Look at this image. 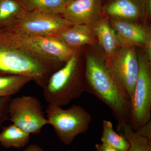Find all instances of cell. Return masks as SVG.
I'll return each mask as SVG.
<instances>
[{
  "label": "cell",
  "instance_id": "cell-4",
  "mask_svg": "<svg viewBox=\"0 0 151 151\" xmlns=\"http://www.w3.org/2000/svg\"><path fill=\"white\" fill-rule=\"evenodd\" d=\"M0 40L35 57L61 63L81 51L70 48L53 37L26 34L10 28L0 27Z\"/></svg>",
  "mask_w": 151,
  "mask_h": 151
},
{
  "label": "cell",
  "instance_id": "cell-5",
  "mask_svg": "<svg viewBox=\"0 0 151 151\" xmlns=\"http://www.w3.org/2000/svg\"><path fill=\"white\" fill-rule=\"evenodd\" d=\"M45 113L48 124L65 145H70L77 136L87 132L92 121L90 113L79 105L64 109L49 104Z\"/></svg>",
  "mask_w": 151,
  "mask_h": 151
},
{
  "label": "cell",
  "instance_id": "cell-8",
  "mask_svg": "<svg viewBox=\"0 0 151 151\" xmlns=\"http://www.w3.org/2000/svg\"><path fill=\"white\" fill-rule=\"evenodd\" d=\"M105 63L119 88L129 98L131 102L139 72L136 47H120L110 62Z\"/></svg>",
  "mask_w": 151,
  "mask_h": 151
},
{
  "label": "cell",
  "instance_id": "cell-23",
  "mask_svg": "<svg viewBox=\"0 0 151 151\" xmlns=\"http://www.w3.org/2000/svg\"><path fill=\"white\" fill-rule=\"evenodd\" d=\"M136 132L142 137L147 138L149 139H151V121L143 126Z\"/></svg>",
  "mask_w": 151,
  "mask_h": 151
},
{
  "label": "cell",
  "instance_id": "cell-15",
  "mask_svg": "<svg viewBox=\"0 0 151 151\" xmlns=\"http://www.w3.org/2000/svg\"><path fill=\"white\" fill-rule=\"evenodd\" d=\"M29 12L61 15L65 10V0H16Z\"/></svg>",
  "mask_w": 151,
  "mask_h": 151
},
{
  "label": "cell",
  "instance_id": "cell-22",
  "mask_svg": "<svg viewBox=\"0 0 151 151\" xmlns=\"http://www.w3.org/2000/svg\"><path fill=\"white\" fill-rule=\"evenodd\" d=\"M145 54L149 60L151 61V31L150 28H146L145 45L143 48Z\"/></svg>",
  "mask_w": 151,
  "mask_h": 151
},
{
  "label": "cell",
  "instance_id": "cell-2",
  "mask_svg": "<svg viewBox=\"0 0 151 151\" xmlns=\"http://www.w3.org/2000/svg\"><path fill=\"white\" fill-rule=\"evenodd\" d=\"M80 53V51L73 55L49 78L43 88L44 97L49 104L65 106L85 92L84 64Z\"/></svg>",
  "mask_w": 151,
  "mask_h": 151
},
{
  "label": "cell",
  "instance_id": "cell-12",
  "mask_svg": "<svg viewBox=\"0 0 151 151\" xmlns=\"http://www.w3.org/2000/svg\"><path fill=\"white\" fill-rule=\"evenodd\" d=\"M51 36L75 50H81L86 45L94 46L98 44L92 27L85 25H73Z\"/></svg>",
  "mask_w": 151,
  "mask_h": 151
},
{
  "label": "cell",
  "instance_id": "cell-18",
  "mask_svg": "<svg viewBox=\"0 0 151 151\" xmlns=\"http://www.w3.org/2000/svg\"><path fill=\"white\" fill-rule=\"evenodd\" d=\"M32 81L30 77L25 76L0 75V98L17 94Z\"/></svg>",
  "mask_w": 151,
  "mask_h": 151
},
{
  "label": "cell",
  "instance_id": "cell-25",
  "mask_svg": "<svg viewBox=\"0 0 151 151\" xmlns=\"http://www.w3.org/2000/svg\"><path fill=\"white\" fill-rule=\"evenodd\" d=\"M95 149L96 151H120L114 148L113 147L103 143L96 144L95 145Z\"/></svg>",
  "mask_w": 151,
  "mask_h": 151
},
{
  "label": "cell",
  "instance_id": "cell-13",
  "mask_svg": "<svg viewBox=\"0 0 151 151\" xmlns=\"http://www.w3.org/2000/svg\"><path fill=\"white\" fill-rule=\"evenodd\" d=\"M109 23L116 32L122 46H134L144 48L146 27L135 22L109 19Z\"/></svg>",
  "mask_w": 151,
  "mask_h": 151
},
{
  "label": "cell",
  "instance_id": "cell-11",
  "mask_svg": "<svg viewBox=\"0 0 151 151\" xmlns=\"http://www.w3.org/2000/svg\"><path fill=\"white\" fill-rule=\"evenodd\" d=\"M109 19L135 22L144 19L143 0H110L102 7Z\"/></svg>",
  "mask_w": 151,
  "mask_h": 151
},
{
  "label": "cell",
  "instance_id": "cell-20",
  "mask_svg": "<svg viewBox=\"0 0 151 151\" xmlns=\"http://www.w3.org/2000/svg\"><path fill=\"white\" fill-rule=\"evenodd\" d=\"M118 132L129 141L130 147L128 151H147L151 145V139L142 137L134 132L130 124L117 127Z\"/></svg>",
  "mask_w": 151,
  "mask_h": 151
},
{
  "label": "cell",
  "instance_id": "cell-3",
  "mask_svg": "<svg viewBox=\"0 0 151 151\" xmlns=\"http://www.w3.org/2000/svg\"><path fill=\"white\" fill-rule=\"evenodd\" d=\"M64 64L35 57L0 40V75L28 76L43 88L52 74Z\"/></svg>",
  "mask_w": 151,
  "mask_h": 151
},
{
  "label": "cell",
  "instance_id": "cell-27",
  "mask_svg": "<svg viewBox=\"0 0 151 151\" xmlns=\"http://www.w3.org/2000/svg\"><path fill=\"white\" fill-rule=\"evenodd\" d=\"M65 1L66 4V5H67L68 4L71 2L73 1H76V0H65Z\"/></svg>",
  "mask_w": 151,
  "mask_h": 151
},
{
  "label": "cell",
  "instance_id": "cell-7",
  "mask_svg": "<svg viewBox=\"0 0 151 151\" xmlns=\"http://www.w3.org/2000/svg\"><path fill=\"white\" fill-rule=\"evenodd\" d=\"M9 120L30 135L40 134L43 127L48 124L40 101L30 95H22L12 99Z\"/></svg>",
  "mask_w": 151,
  "mask_h": 151
},
{
  "label": "cell",
  "instance_id": "cell-6",
  "mask_svg": "<svg viewBox=\"0 0 151 151\" xmlns=\"http://www.w3.org/2000/svg\"><path fill=\"white\" fill-rule=\"evenodd\" d=\"M139 74L131 100L130 125L135 132L151 121V64L145 54H138Z\"/></svg>",
  "mask_w": 151,
  "mask_h": 151
},
{
  "label": "cell",
  "instance_id": "cell-21",
  "mask_svg": "<svg viewBox=\"0 0 151 151\" xmlns=\"http://www.w3.org/2000/svg\"><path fill=\"white\" fill-rule=\"evenodd\" d=\"M11 97L0 98V126L9 119V108Z\"/></svg>",
  "mask_w": 151,
  "mask_h": 151
},
{
  "label": "cell",
  "instance_id": "cell-24",
  "mask_svg": "<svg viewBox=\"0 0 151 151\" xmlns=\"http://www.w3.org/2000/svg\"><path fill=\"white\" fill-rule=\"evenodd\" d=\"M144 19H150L151 17V0H143Z\"/></svg>",
  "mask_w": 151,
  "mask_h": 151
},
{
  "label": "cell",
  "instance_id": "cell-19",
  "mask_svg": "<svg viewBox=\"0 0 151 151\" xmlns=\"http://www.w3.org/2000/svg\"><path fill=\"white\" fill-rule=\"evenodd\" d=\"M102 127V143L107 144L120 151H128L130 147L129 141L123 135L116 132L110 121L103 119Z\"/></svg>",
  "mask_w": 151,
  "mask_h": 151
},
{
  "label": "cell",
  "instance_id": "cell-16",
  "mask_svg": "<svg viewBox=\"0 0 151 151\" xmlns=\"http://www.w3.org/2000/svg\"><path fill=\"white\" fill-rule=\"evenodd\" d=\"M27 12L16 0H0V27H12Z\"/></svg>",
  "mask_w": 151,
  "mask_h": 151
},
{
  "label": "cell",
  "instance_id": "cell-9",
  "mask_svg": "<svg viewBox=\"0 0 151 151\" xmlns=\"http://www.w3.org/2000/svg\"><path fill=\"white\" fill-rule=\"evenodd\" d=\"M73 25L61 15L27 12L22 20L9 28L26 34L48 37Z\"/></svg>",
  "mask_w": 151,
  "mask_h": 151
},
{
  "label": "cell",
  "instance_id": "cell-14",
  "mask_svg": "<svg viewBox=\"0 0 151 151\" xmlns=\"http://www.w3.org/2000/svg\"><path fill=\"white\" fill-rule=\"evenodd\" d=\"M92 28L97 37L98 43L105 52V63H109L115 52L122 46L116 32L111 27L109 20L103 14Z\"/></svg>",
  "mask_w": 151,
  "mask_h": 151
},
{
  "label": "cell",
  "instance_id": "cell-17",
  "mask_svg": "<svg viewBox=\"0 0 151 151\" xmlns=\"http://www.w3.org/2000/svg\"><path fill=\"white\" fill-rule=\"evenodd\" d=\"M29 139V134L13 124L3 127L0 132V144L6 148H22Z\"/></svg>",
  "mask_w": 151,
  "mask_h": 151
},
{
  "label": "cell",
  "instance_id": "cell-26",
  "mask_svg": "<svg viewBox=\"0 0 151 151\" xmlns=\"http://www.w3.org/2000/svg\"><path fill=\"white\" fill-rule=\"evenodd\" d=\"M21 151H44L40 147L36 144H31L28 146L25 149ZM66 151H78L75 150H70Z\"/></svg>",
  "mask_w": 151,
  "mask_h": 151
},
{
  "label": "cell",
  "instance_id": "cell-1",
  "mask_svg": "<svg viewBox=\"0 0 151 151\" xmlns=\"http://www.w3.org/2000/svg\"><path fill=\"white\" fill-rule=\"evenodd\" d=\"M85 91L94 95L111 109L118 127L130 124L129 98L119 88L105 60L87 55L84 64Z\"/></svg>",
  "mask_w": 151,
  "mask_h": 151
},
{
  "label": "cell",
  "instance_id": "cell-10",
  "mask_svg": "<svg viewBox=\"0 0 151 151\" xmlns=\"http://www.w3.org/2000/svg\"><path fill=\"white\" fill-rule=\"evenodd\" d=\"M102 0H76L66 5L61 16L73 25L92 27L103 16Z\"/></svg>",
  "mask_w": 151,
  "mask_h": 151
}]
</instances>
